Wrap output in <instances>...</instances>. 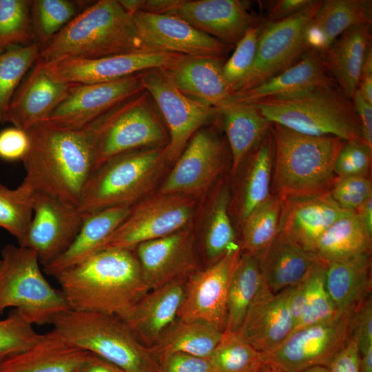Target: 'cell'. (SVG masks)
Returning a JSON list of instances; mask_svg holds the SVG:
<instances>
[{"label": "cell", "mask_w": 372, "mask_h": 372, "mask_svg": "<svg viewBox=\"0 0 372 372\" xmlns=\"http://www.w3.org/2000/svg\"><path fill=\"white\" fill-rule=\"evenodd\" d=\"M33 214L19 245L33 250L43 267L71 245L85 218L77 208L45 194L35 192Z\"/></svg>", "instance_id": "2e32d148"}, {"label": "cell", "mask_w": 372, "mask_h": 372, "mask_svg": "<svg viewBox=\"0 0 372 372\" xmlns=\"http://www.w3.org/2000/svg\"><path fill=\"white\" fill-rule=\"evenodd\" d=\"M88 353L52 329L27 350L0 361V372H76Z\"/></svg>", "instance_id": "4316f807"}, {"label": "cell", "mask_w": 372, "mask_h": 372, "mask_svg": "<svg viewBox=\"0 0 372 372\" xmlns=\"http://www.w3.org/2000/svg\"><path fill=\"white\" fill-rule=\"evenodd\" d=\"M40 335L18 309H12L0 320V361L27 350Z\"/></svg>", "instance_id": "c3c4849f"}, {"label": "cell", "mask_w": 372, "mask_h": 372, "mask_svg": "<svg viewBox=\"0 0 372 372\" xmlns=\"http://www.w3.org/2000/svg\"><path fill=\"white\" fill-rule=\"evenodd\" d=\"M30 8L34 38L44 45L78 14L79 6L68 0H33Z\"/></svg>", "instance_id": "f6af8a7d"}, {"label": "cell", "mask_w": 372, "mask_h": 372, "mask_svg": "<svg viewBox=\"0 0 372 372\" xmlns=\"http://www.w3.org/2000/svg\"><path fill=\"white\" fill-rule=\"evenodd\" d=\"M185 56L165 52H138L49 63L40 60L55 80L70 84H88L112 81L152 68L170 69Z\"/></svg>", "instance_id": "5bb4252c"}, {"label": "cell", "mask_w": 372, "mask_h": 372, "mask_svg": "<svg viewBox=\"0 0 372 372\" xmlns=\"http://www.w3.org/2000/svg\"><path fill=\"white\" fill-rule=\"evenodd\" d=\"M240 254L241 249L229 253L187 277L178 319L205 321L225 330L229 287Z\"/></svg>", "instance_id": "e0dca14e"}, {"label": "cell", "mask_w": 372, "mask_h": 372, "mask_svg": "<svg viewBox=\"0 0 372 372\" xmlns=\"http://www.w3.org/2000/svg\"><path fill=\"white\" fill-rule=\"evenodd\" d=\"M361 372H372V347L360 353Z\"/></svg>", "instance_id": "6125c7cd"}, {"label": "cell", "mask_w": 372, "mask_h": 372, "mask_svg": "<svg viewBox=\"0 0 372 372\" xmlns=\"http://www.w3.org/2000/svg\"><path fill=\"white\" fill-rule=\"evenodd\" d=\"M132 15L142 41L149 51L225 59L231 50V46L194 28L176 16L142 11Z\"/></svg>", "instance_id": "d6986e66"}, {"label": "cell", "mask_w": 372, "mask_h": 372, "mask_svg": "<svg viewBox=\"0 0 372 372\" xmlns=\"http://www.w3.org/2000/svg\"><path fill=\"white\" fill-rule=\"evenodd\" d=\"M249 5L242 0H176L165 14L234 47L251 28L264 22L250 11Z\"/></svg>", "instance_id": "ffe728a7"}, {"label": "cell", "mask_w": 372, "mask_h": 372, "mask_svg": "<svg viewBox=\"0 0 372 372\" xmlns=\"http://www.w3.org/2000/svg\"><path fill=\"white\" fill-rule=\"evenodd\" d=\"M86 127L93 138L94 171L121 154L166 146L169 142L161 115L145 90L113 107Z\"/></svg>", "instance_id": "ba28073f"}, {"label": "cell", "mask_w": 372, "mask_h": 372, "mask_svg": "<svg viewBox=\"0 0 372 372\" xmlns=\"http://www.w3.org/2000/svg\"><path fill=\"white\" fill-rule=\"evenodd\" d=\"M151 52L143 44L132 15L116 0H100L86 7L41 47L45 63L97 59Z\"/></svg>", "instance_id": "3957f363"}, {"label": "cell", "mask_w": 372, "mask_h": 372, "mask_svg": "<svg viewBox=\"0 0 372 372\" xmlns=\"http://www.w3.org/2000/svg\"><path fill=\"white\" fill-rule=\"evenodd\" d=\"M372 74V45L367 47L362 65L361 75Z\"/></svg>", "instance_id": "be15d7a7"}, {"label": "cell", "mask_w": 372, "mask_h": 372, "mask_svg": "<svg viewBox=\"0 0 372 372\" xmlns=\"http://www.w3.org/2000/svg\"><path fill=\"white\" fill-rule=\"evenodd\" d=\"M358 115L363 141L372 147V104L366 101L357 90L352 99Z\"/></svg>", "instance_id": "6f0895ef"}, {"label": "cell", "mask_w": 372, "mask_h": 372, "mask_svg": "<svg viewBox=\"0 0 372 372\" xmlns=\"http://www.w3.org/2000/svg\"><path fill=\"white\" fill-rule=\"evenodd\" d=\"M68 342L117 365L125 372H159V363L119 317L68 310L53 320Z\"/></svg>", "instance_id": "52a82bcc"}, {"label": "cell", "mask_w": 372, "mask_h": 372, "mask_svg": "<svg viewBox=\"0 0 372 372\" xmlns=\"http://www.w3.org/2000/svg\"><path fill=\"white\" fill-rule=\"evenodd\" d=\"M327 369L329 372H361L360 352L356 342L349 338Z\"/></svg>", "instance_id": "11a10c76"}, {"label": "cell", "mask_w": 372, "mask_h": 372, "mask_svg": "<svg viewBox=\"0 0 372 372\" xmlns=\"http://www.w3.org/2000/svg\"><path fill=\"white\" fill-rule=\"evenodd\" d=\"M369 231L372 234V196L356 211Z\"/></svg>", "instance_id": "91938a15"}, {"label": "cell", "mask_w": 372, "mask_h": 372, "mask_svg": "<svg viewBox=\"0 0 372 372\" xmlns=\"http://www.w3.org/2000/svg\"><path fill=\"white\" fill-rule=\"evenodd\" d=\"M34 193L24 180L16 189L0 184V227L14 236L19 243L32 218Z\"/></svg>", "instance_id": "ee69618b"}, {"label": "cell", "mask_w": 372, "mask_h": 372, "mask_svg": "<svg viewBox=\"0 0 372 372\" xmlns=\"http://www.w3.org/2000/svg\"><path fill=\"white\" fill-rule=\"evenodd\" d=\"M166 146L129 151L99 167L85 187L79 212L87 216L113 207H131L144 198L168 163Z\"/></svg>", "instance_id": "8992f818"}, {"label": "cell", "mask_w": 372, "mask_h": 372, "mask_svg": "<svg viewBox=\"0 0 372 372\" xmlns=\"http://www.w3.org/2000/svg\"><path fill=\"white\" fill-rule=\"evenodd\" d=\"M326 265L318 260L292 287L289 306L293 330L322 322L338 313L326 287Z\"/></svg>", "instance_id": "e575fe53"}, {"label": "cell", "mask_w": 372, "mask_h": 372, "mask_svg": "<svg viewBox=\"0 0 372 372\" xmlns=\"http://www.w3.org/2000/svg\"><path fill=\"white\" fill-rule=\"evenodd\" d=\"M134 251L149 290L187 278L197 270L194 235L190 225L166 236L143 242Z\"/></svg>", "instance_id": "44dd1931"}, {"label": "cell", "mask_w": 372, "mask_h": 372, "mask_svg": "<svg viewBox=\"0 0 372 372\" xmlns=\"http://www.w3.org/2000/svg\"><path fill=\"white\" fill-rule=\"evenodd\" d=\"M282 199L280 233L313 253L326 230L337 220L353 212L342 209L329 192Z\"/></svg>", "instance_id": "cb8c5ba5"}, {"label": "cell", "mask_w": 372, "mask_h": 372, "mask_svg": "<svg viewBox=\"0 0 372 372\" xmlns=\"http://www.w3.org/2000/svg\"><path fill=\"white\" fill-rule=\"evenodd\" d=\"M273 194L281 198L329 192L336 157L344 143L333 136H313L272 123Z\"/></svg>", "instance_id": "277c9868"}, {"label": "cell", "mask_w": 372, "mask_h": 372, "mask_svg": "<svg viewBox=\"0 0 372 372\" xmlns=\"http://www.w3.org/2000/svg\"><path fill=\"white\" fill-rule=\"evenodd\" d=\"M249 157L250 161L240 199L239 218L242 223L271 195L273 161V143L271 130Z\"/></svg>", "instance_id": "f35d334b"}, {"label": "cell", "mask_w": 372, "mask_h": 372, "mask_svg": "<svg viewBox=\"0 0 372 372\" xmlns=\"http://www.w3.org/2000/svg\"><path fill=\"white\" fill-rule=\"evenodd\" d=\"M326 287L338 312L351 313L371 295V253L325 263Z\"/></svg>", "instance_id": "1f68e13d"}, {"label": "cell", "mask_w": 372, "mask_h": 372, "mask_svg": "<svg viewBox=\"0 0 372 372\" xmlns=\"http://www.w3.org/2000/svg\"><path fill=\"white\" fill-rule=\"evenodd\" d=\"M225 146L214 127H203L190 138L158 192L194 198L203 194L223 166Z\"/></svg>", "instance_id": "9a60e30c"}, {"label": "cell", "mask_w": 372, "mask_h": 372, "mask_svg": "<svg viewBox=\"0 0 372 372\" xmlns=\"http://www.w3.org/2000/svg\"><path fill=\"white\" fill-rule=\"evenodd\" d=\"M371 234L356 211L334 222L317 241L313 253L324 263L371 253Z\"/></svg>", "instance_id": "8d00e7d4"}, {"label": "cell", "mask_w": 372, "mask_h": 372, "mask_svg": "<svg viewBox=\"0 0 372 372\" xmlns=\"http://www.w3.org/2000/svg\"><path fill=\"white\" fill-rule=\"evenodd\" d=\"M318 260L280 232L258 259L262 276L274 293L298 284Z\"/></svg>", "instance_id": "d6a6232c"}, {"label": "cell", "mask_w": 372, "mask_h": 372, "mask_svg": "<svg viewBox=\"0 0 372 372\" xmlns=\"http://www.w3.org/2000/svg\"><path fill=\"white\" fill-rule=\"evenodd\" d=\"M351 313L338 312L333 318L293 331L265 360L285 372H303L317 366L327 367L349 338Z\"/></svg>", "instance_id": "4fadbf2b"}, {"label": "cell", "mask_w": 372, "mask_h": 372, "mask_svg": "<svg viewBox=\"0 0 372 372\" xmlns=\"http://www.w3.org/2000/svg\"><path fill=\"white\" fill-rule=\"evenodd\" d=\"M372 147L363 140L347 141L334 163L337 178L368 176L371 163Z\"/></svg>", "instance_id": "681fc988"}, {"label": "cell", "mask_w": 372, "mask_h": 372, "mask_svg": "<svg viewBox=\"0 0 372 372\" xmlns=\"http://www.w3.org/2000/svg\"><path fill=\"white\" fill-rule=\"evenodd\" d=\"M225 62V59L186 56L176 65L166 70L185 96L219 110L232 96L223 73Z\"/></svg>", "instance_id": "484cf974"}, {"label": "cell", "mask_w": 372, "mask_h": 372, "mask_svg": "<svg viewBox=\"0 0 372 372\" xmlns=\"http://www.w3.org/2000/svg\"><path fill=\"white\" fill-rule=\"evenodd\" d=\"M1 259H0V267H1Z\"/></svg>", "instance_id": "003e7915"}, {"label": "cell", "mask_w": 372, "mask_h": 372, "mask_svg": "<svg viewBox=\"0 0 372 372\" xmlns=\"http://www.w3.org/2000/svg\"><path fill=\"white\" fill-rule=\"evenodd\" d=\"M333 83L336 82L322 65L319 52L309 50L298 62L280 74L248 90L233 94L228 103L250 104Z\"/></svg>", "instance_id": "83f0119b"}, {"label": "cell", "mask_w": 372, "mask_h": 372, "mask_svg": "<svg viewBox=\"0 0 372 372\" xmlns=\"http://www.w3.org/2000/svg\"><path fill=\"white\" fill-rule=\"evenodd\" d=\"M55 278L70 310L124 317L149 290L134 250L106 248Z\"/></svg>", "instance_id": "7a4b0ae2"}, {"label": "cell", "mask_w": 372, "mask_h": 372, "mask_svg": "<svg viewBox=\"0 0 372 372\" xmlns=\"http://www.w3.org/2000/svg\"><path fill=\"white\" fill-rule=\"evenodd\" d=\"M371 23V0L322 1L307 28V49L321 52L351 27Z\"/></svg>", "instance_id": "f546056e"}, {"label": "cell", "mask_w": 372, "mask_h": 372, "mask_svg": "<svg viewBox=\"0 0 372 372\" xmlns=\"http://www.w3.org/2000/svg\"><path fill=\"white\" fill-rule=\"evenodd\" d=\"M223 333L205 321L177 319L158 342L149 348L158 362L174 353L209 358L219 343Z\"/></svg>", "instance_id": "d590c367"}, {"label": "cell", "mask_w": 372, "mask_h": 372, "mask_svg": "<svg viewBox=\"0 0 372 372\" xmlns=\"http://www.w3.org/2000/svg\"><path fill=\"white\" fill-rule=\"evenodd\" d=\"M250 104L271 123L300 134L333 136L345 141L363 140L353 101L336 83Z\"/></svg>", "instance_id": "5b68a950"}, {"label": "cell", "mask_w": 372, "mask_h": 372, "mask_svg": "<svg viewBox=\"0 0 372 372\" xmlns=\"http://www.w3.org/2000/svg\"><path fill=\"white\" fill-rule=\"evenodd\" d=\"M29 148L22 162L35 192L77 208L94 171L93 138L87 127L70 129L47 121L26 131Z\"/></svg>", "instance_id": "6da1fadb"}, {"label": "cell", "mask_w": 372, "mask_h": 372, "mask_svg": "<svg viewBox=\"0 0 372 372\" xmlns=\"http://www.w3.org/2000/svg\"><path fill=\"white\" fill-rule=\"evenodd\" d=\"M229 198L228 188H220L210 203L205 216L204 249L210 265L229 253L241 249L229 215Z\"/></svg>", "instance_id": "ab89813d"}, {"label": "cell", "mask_w": 372, "mask_h": 372, "mask_svg": "<svg viewBox=\"0 0 372 372\" xmlns=\"http://www.w3.org/2000/svg\"><path fill=\"white\" fill-rule=\"evenodd\" d=\"M329 194L342 209L356 211L372 196L371 180L364 176L337 178Z\"/></svg>", "instance_id": "f907efd6"}, {"label": "cell", "mask_w": 372, "mask_h": 372, "mask_svg": "<svg viewBox=\"0 0 372 372\" xmlns=\"http://www.w3.org/2000/svg\"><path fill=\"white\" fill-rule=\"evenodd\" d=\"M30 1L0 0V52L34 39Z\"/></svg>", "instance_id": "bcb514c9"}, {"label": "cell", "mask_w": 372, "mask_h": 372, "mask_svg": "<svg viewBox=\"0 0 372 372\" xmlns=\"http://www.w3.org/2000/svg\"><path fill=\"white\" fill-rule=\"evenodd\" d=\"M72 85L53 79L38 59L14 92L5 112L4 122L27 131L47 121Z\"/></svg>", "instance_id": "603a6c76"}, {"label": "cell", "mask_w": 372, "mask_h": 372, "mask_svg": "<svg viewBox=\"0 0 372 372\" xmlns=\"http://www.w3.org/2000/svg\"><path fill=\"white\" fill-rule=\"evenodd\" d=\"M282 199L270 196L242 222L241 251L258 259L280 232Z\"/></svg>", "instance_id": "60d3db41"}, {"label": "cell", "mask_w": 372, "mask_h": 372, "mask_svg": "<svg viewBox=\"0 0 372 372\" xmlns=\"http://www.w3.org/2000/svg\"><path fill=\"white\" fill-rule=\"evenodd\" d=\"M262 280L258 259L241 251L229 287L227 324L224 331L238 330Z\"/></svg>", "instance_id": "74e56055"}, {"label": "cell", "mask_w": 372, "mask_h": 372, "mask_svg": "<svg viewBox=\"0 0 372 372\" xmlns=\"http://www.w3.org/2000/svg\"><path fill=\"white\" fill-rule=\"evenodd\" d=\"M195 202L189 196L158 192L143 198L131 206L128 216L107 240L104 249L134 250L143 242L188 226L194 216Z\"/></svg>", "instance_id": "7c38bea8"}, {"label": "cell", "mask_w": 372, "mask_h": 372, "mask_svg": "<svg viewBox=\"0 0 372 372\" xmlns=\"http://www.w3.org/2000/svg\"><path fill=\"white\" fill-rule=\"evenodd\" d=\"M140 74L144 89L154 100L168 130L167 161L175 162L198 130L218 119L219 110L185 96L166 69L152 68Z\"/></svg>", "instance_id": "30bf717a"}, {"label": "cell", "mask_w": 372, "mask_h": 372, "mask_svg": "<svg viewBox=\"0 0 372 372\" xmlns=\"http://www.w3.org/2000/svg\"><path fill=\"white\" fill-rule=\"evenodd\" d=\"M314 0H276L269 3L265 23L287 19L307 8Z\"/></svg>", "instance_id": "9f6ffc18"}, {"label": "cell", "mask_w": 372, "mask_h": 372, "mask_svg": "<svg viewBox=\"0 0 372 372\" xmlns=\"http://www.w3.org/2000/svg\"><path fill=\"white\" fill-rule=\"evenodd\" d=\"M187 278L149 291L121 318L146 347L156 344L178 319Z\"/></svg>", "instance_id": "d4e9b609"}, {"label": "cell", "mask_w": 372, "mask_h": 372, "mask_svg": "<svg viewBox=\"0 0 372 372\" xmlns=\"http://www.w3.org/2000/svg\"><path fill=\"white\" fill-rule=\"evenodd\" d=\"M128 206H116L85 216L74 240L68 249L49 265L45 273L56 276L103 250L105 245L130 211Z\"/></svg>", "instance_id": "4dcf8cb0"}, {"label": "cell", "mask_w": 372, "mask_h": 372, "mask_svg": "<svg viewBox=\"0 0 372 372\" xmlns=\"http://www.w3.org/2000/svg\"><path fill=\"white\" fill-rule=\"evenodd\" d=\"M292 287L274 293L263 279L241 326L236 331L264 354L276 349L293 330L289 306Z\"/></svg>", "instance_id": "7402d4cb"}, {"label": "cell", "mask_w": 372, "mask_h": 372, "mask_svg": "<svg viewBox=\"0 0 372 372\" xmlns=\"http://www.w3.org/2000/svg\"><path fill=\"white\" fill-rule=\"evenodd\" d=\"M264 23L265 21L251 28L245 33L235 45L231 57L223 65V76L232 95L253 65Z\"/></svg>", "instance_id": "7dc6e473"}, {"label": "cell", "mask_w": 372, "mask_h": 372, "mask_svg": "<svg viewBox=\"0 0 372 372\" xmlns=\"http://www.w3.org/2000/svg\"><path fill=\"white\" fill-rule=\"evenodd\" d=\"M209 359L216 372H256L265 361V354L236 331L223 333Z\"/></svg>", "instance_id": "7bdbcfd3"}, {"label": "cell", "mask_w": 372, "mask_h": 372, "mask_svg": "<svg viewBox=\"0 0 372 372\" xmlns=\"http://www.w3.org/2000/svg\"><path fill=\"white\" fill-rule=\"evenodd\" d=\"M236 173L270 132L272 123L251 104L229 103L219 110Z\"/></svg>", "instance_id": "836d02e7"}, {"label": "cell", "mask_w": 372, "mask_h": 372, "mask_svg": "<svg viewBox=\"0 0 372 372\" xmlns=\"http://www.w3.org/2000/svg\"><path fill=\"white\" fill-rule=\"evenodd\" d=\"M158 363L159 372H216L209 357L174 353L163 357Z\"/></svg>", "instance_id": "f5cc1de1"}, {"label": "cell", "mask_w": 372, "mask_h": 372, "mask_svg": "<svg viewBox=\"0 0 372 372\" xmlns=\"http://www.w3.org/2000/svg\"><path fill=\"white\" fill-rule=\"evenodd\" d=\"M371 27L369 24L352 26L319 52L322 65L350 99L358 88L365 52L371 43Z\"/></svg>", "instance_id": "f1b7e54d"}, {"label": "cell", "mask_w": 372, "mask_h": 372, "mask_svg": "<svg viewBox=\"0 0 372 372\" xmlns=\"http://www.w3.org/2000/svg\"><path fill=\"white\" fill-rule=\"evenodd\" d=\"M40 49V45L33 42L0 52V123H5L6 109L25 74L38 60Z\"/></svg>", "instance_id": "b9f144b4"}, {"label": "cell", "mask_w": 372, "mask_h": 372, "mask_svg": "<svg viewBox=\"0 0 372 372\" xmlns=\"http://www.w3.org/2000/svg\"><path fill=\"white\" fill-rule=\"evenodd\" d=\"M349 338L353 340L360 353L372 347V298L371 295L358 304L351 312Z\"/></svg>", "instance_id": "816d5d0a"}, {"label": "cell", "mask_w": 372, "mask_h": 372, "mask_svg": "<svg viewBox=\"0 0 372 372\" xmlns=\"http://www.w3.org/2000/svg\"><path fill=\"white\" fill-rule=\"evenodd\" d=\"M29 144L26 131L16 127L4 129L0 132V158L8 161H22Z\"/></svg>", "instance_id": "db71d44e"}, {"label": "cell", "mask_w": 372, "mask_h": 372, "mask_svg": "<svg viewBox=\"0 0 372 372\" xmlns=\"http://www.w3.org/2000/svg\"><path fill=\"white\" fill-rule=\"evenodd\" d=\"M303 372H329L327 367L317 366L309 368Z\"/></svg>", "instance_id": "03108f58"}, {"label": "cell", "mask_w": 372, "mask_h": 372, "mask_svg": "<svg viewBox=\"0 0 372 372\" xmlns=\"http://www.w3.org/2000/svg\"><path fill=\"white\" fill-rule=\"evenodd\" d=\"M144 90L140 73L107 82L72 84L47 122L81 129Z\"/></svg>", "instance_id": "ac0fdd59"}, {"label": "cell", "mask_w": 372, "mask_h": 372, "mask_svg": "<svg viewBox=\"0 0 372 372\" xmlns=\"http://www.w3.org/2000/svg\"><path fill=\"white\" fill-rule=\"evenodd\" d=\"M322 2L314 0L307 8L287 19L265 22L253 65L234 94L248 90L280 74L308 52L307 28Z\"/></svg>", "instance_id": "8fae6325"}, {"label": "cell", "mask_w": 372, "mask_h": 372, "mask_svg": "<svg viewBox=\"0 0 372 372\" xmlns=\"http://www.w3.org/2000/svg\"><path fill=\"white\" fill-rule=\"evenodd\" d=\"M1 254L0 317L13 307L32 325H44L70 310L61 289L53 288L43 276L33 250L8 245Z\"/></svg>", "instance_id": "9c48e42d"}, {"label": "cell", "mask_w": 372, "mask_h": 372, "mask_svg": "<svg viewBox=\"0 0 372 372\" xmlns=\"http://www.w3.org/2000/svg\"><path fill=\"white\" fill-rule=\"evenodd\" d=\"M76 372H125L117 365L89 352L86 359Z\"/></svg>", "instance_id": "680465c9"}, {"label": "cell", "mask_w": 372, "mask_h": 372, "mask_svg": "<svg viewBox=\"0 0 372 372\" xmlns=\"http://www.w3.org/2000/svg\"><path fill=\"white\" fill-rule=\"evenodd\" d=\"M358 90L362 97L372 104V74L360 76Z\"/></svg>", "instance_id": "94428289"}, {"label": "cell", "mask_w": 372, "mask_h": 372, "mask_svg": "<svg viewBox=\"0 0 372 372\" xmlns=\"http://www.w3.org/2000/svg\"><path fill=\"white\" fill-rule=\"evenodd\" d=\"M256 372H285L276 364L265 360Z\"/></svg>", "instance_id": "e7e4bbea"}]
</instances>
